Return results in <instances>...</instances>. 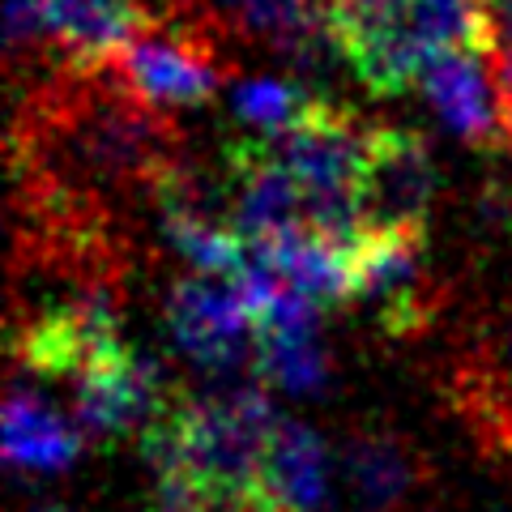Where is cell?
Listing matches in <instances>:
<instances>
[{
  "mask_svg": "<svg viewBox=\"0 0 512 512\" xmlns=\"http://www.w3.org/2000/svg\"><path fill=\"white\" fill-rule=\"evenodd\" d=\"M346 478L367 508H397L419 483V457L389 431H359L346 444Z\"/></svg>",
  "mask_w": 512,
  "mask_h": 512,
  "instance_id": "2e32d148",
  "label": "cell"
},
{
  "mask_svg": "<svg viewBox=\"0 0 512 512\" xmlns=\"http://www.w3.org/2000/svg\"><path fill=\"white\" fill-rule=\"evenodd\" d=\"M77 402V431L99 444L146 440L150 427L175 406L171 384L163 372L128 346L94 359L82 376L73 380Z\"/></svg>",
  "mask_w": 512,
  "mask_h": 512,
  "instance_id": "8992f818",
  "label": "cell"
},
{
  "mask_svg": "<svg viewBox=\"0 0 512 512\" xmlns=\"http://www.w3.org/2000/svg\"><path fill=\"white\" fill-rule=\"evenodd\" d=\"M150 512H201V508H188V504H158V508H150Z\"/></svg>",
  "mask_w": 512,
  "mask_h": 512,
  "instance_id": "ffe728a7",
  "label": "cell"
},
{
  "mask_svg": "<svg viewBox=\"0 0 512 512\" xmlns=\"http://www.w3.org/2000/svg\"><path fill=\"white\" fill-rule=\"evenodd\" d=\"M325 444L312 427L282 419L265 448V466L248 500L261 512H320L325 504Z\"/></svg>",
  "mask_w": 512,
  "mask_h": 512,
  "instance_id": "4fadbf2b",
  "label": "cell"
},
{
  "mask_svg": "<svg viewBox=\"0 0 512 512\" xmlns=\"http://www.w3.org/2000/svg\"><path fill=\"white\" fill-rule=\"evenodd\" d=\"M5 30H9L13 56H18V52H35L39 43H47L43 0H5Z\"/></svg>",
  "mask_w": 512,
  "mask_h": 512,
  "instance_id": "d6986e66",
  "label": "cell"
},
{
  "mask_svg": "<svg viewBox=\"0 0 512 512\" xmlns=\"http://www.w3.org/2000/svg\"><path fill=\"white\" fill-rule=\"evenodd\" d=\"M457 406L478 440L512 453V303L483 329V338L457 367Z\"/></svg>",
  "mask_w": 512,
  "mask_h": 512,
  "instance_id": "8fae6325",
  "label": "cell"
},
{
  "mask_svg": "<svg viewBox=\"0 0 512 512\" xmlns=\"http://www.w3.org/2000/svg\"><path fill=\"white\" fill-rule=\"evenodd\" d=\"M436 286L427 274L423 231H363L350 256V303L389 338H414L436 316Z\"/></svg>",
  "mask_w": 512,
  "mask_h": 512,
  "instance_id": "277c9868",
  "label": "cell"
},
{
  "mask_svg": "<svg viewBox=\"0 0 512 512\" xmlns=\"http://www.w3.org/2000/svg\"><path fill=\"white\" fill-rule=\"evenodd\" d=\"M483 52L491 60L495 86H500L512 137V0H483Z\"/></svg>",
  "mask_w": 512,
  "mask_h": 512,
  "instance_id": "ac0fdd59",
  "label": "cell"
},
{
  "mask_svg": "<svg viewBox=\"0 0 512 512\" xmlns=\"http://www.w3.org/2000/svg\"><path fill=\"white\" fill-rule=\"evenodd\" d=\"M256 372L282 393H316L325 384L316 299L278 286L256 312Z\"/></svg>",
  "mask_w": 512,
  "mask_h": 512,
  "instance_id": "30bf717a",
  "label": "cell"
},
{
  "mask_svg": "<svg viewBox=\"0 0 512 512\" xmlns=\"http://www.w3.org/2000/svg\"><path fill=\"white\" fill-rule=\"evenodd\" d=\"M278 423L261 389H227L214 397H175L141 444L167 504L218 512L256 491Z\"/></svg>",
  "mask_w": 512,
  "mask_h": 512,
  "instance_id": "6da1fadb",
  "label": "cell"
},
{
  "mask_svg": "<svg viewBox=\"0 0 512 512\" xmlns=\"http://www.w3.org/2000/svg\"><path fill=\"white\" fill-rule=\"evenodd\" d=\"M491 60L483 47H448L431 56L419 73V90L436 120L457 141L478 150H495L508 137V116L500 86L491 82Z\"/></svg>",
  "mask_w": 512,
  "mask_h": 512,
  "instance_id": "9c48e42d",
  "label": "cell"
},
{
  "mask_svg": "<svg viewBox=\"0 0 512 512\" xmlns=\"http://www.w3.org/2000/svg\"><path fill=\"white\" fill-rule=\"evenodd\" d=\"M111 73L141 103L171 111V107H197L210 99L222 82V60L201 26L158 22V26H141L120 47L116 60H111Z\"/></svg>",
  "mask_w": 512,
  "mask_h": 512,
  "instance_id": "5b68a950",
  "label": "cell"
},
{
  "mask_svg": "<svg viewBox=\"0 0 512 512\" xmlns=\"http://www.w3.org/2000/svg\"><path fill=\"white\" fill-rule=\"evenodd\" d=\"M329 30L350 73L393 99L419 86L431 56L483 47V0H333Z\"/></svg>",
  "mask_w": 512,
  "mask_h": 512,
  "instance_id": "7a4b0ae2",
  "label": "cell"
},
{
  "mask_svg": "<svg viewBox=\"0 0 512 512\" xmlns=\"http://www.w3.org/2000/svg\"><path fill=\"white\" fill-rule=\"evenodd\" d=\"M47 43L60 69H99L146 26L141 0H43Z\"/></svg>",
  "mask_w": 512,
  "mask_h": 512,
  "instance_id": "7c38bea8",
  "label": "cell"
},
{
  "mask_svg": "<svg viewBox=\"0 0 512 512\" xmlns=\"http://www.w3.org/2000/svg\"><path fill=\"white\" fill-rule=\"evenodd\" d=\"M214 30L269 43L291 60L303 43L329 35L333 0H188Z\"/></svg>",
  "mask_w": 512,
  "mask_h": 512,
  "instance_id": "5bb4252c",
  "label": "cell"
},
{
  "mask_svg": "<svg viewBox=\"0 0 512 512\" xmlns=\"http://www.w3.org/2000/svg\"><path fill=\"white\" fill-rule=\"evenodd\" d=\"M312 103V94L299 82H286V77H248L231 90L235 120H244L256 137H278L286 128H295L312 111Z\"/></svg>",
  "mask_w": 512,
  "mask_h": 512,
  "instance_id": "e0dca14e",
  "label": "cell"
},
{
  "mask_svg": "<svg viewBox=\"0 0 512 512\" xmlns=\"http://www.w3.org/2000/svg\"><path fill=\"white\" fill-rule=\"evenodd\" d=\"M436 201V163L423 137L402 128H372L359 175L363 231H423Z\"/></svg>",
  "mask_w": 512,
  "mask_h": 512,
  "instance_id": "52a82bcc",
  "label": "cell"
},
{
  "mask_svg": "<svg viewBox=\"0 0 512 512\" xmlns=\"http://www.w3.org/2000/svg\"><path fill=\"white\" fill-rule=\"evenodd\" d=\"M167 329L201 372L227 376L256 359V320L222 278H180L167 295Z\"/></svg>",
  "mask_w": 512,
  "mask_h": 512,
  "instance_id": "ba28073f",
  "label": "cell"
},
{
  "mask_svg": "<svg viewBox=\"0 0 512 512\" xmlns=\"http://www.w3.org/2000/svg\"><path fill=\"white\" fill-rule=\"evenodd\" d=\"M265 141L278 154V163L295 175L308 227L338 239V244H355L363 235L359 175H363L372 128H363L346 107L316 99L312 111L295 128Z\"/></svg>",
  "mask_w": 512,
  "mask_h": 512,
  "instance_id": "3957f363",
  "label": "cell"
},
{
  "mask_svg": "<svg viewBox=\"0 0 512 512\" xmlns=\"http://www.w3.org/2000/svg\"><path fill=\"white\" fill-rule=\"evenodd\" d=\"M82 453V436L35 393H9L5 402V457L30 474H60Z\"/></svg>",
  "mask_w": 512,
  "mask_h": 512,
  "instance_id": "9a60e30c",
  "label": "cell"
}]
</instances>
